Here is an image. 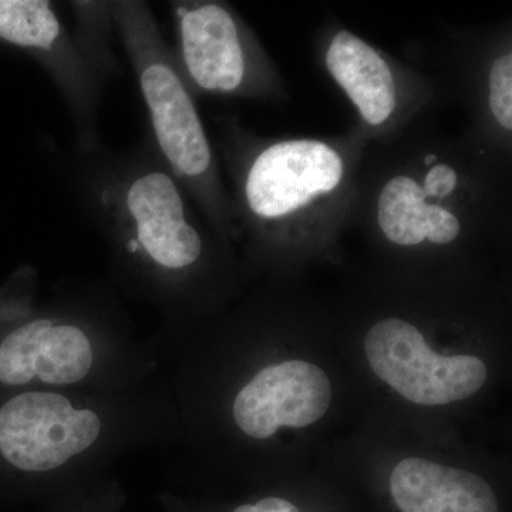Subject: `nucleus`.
Listing matches in <instances>:
<instances>
[{
    "mask_svg": "<svg viewBox=\"0 0 512 512\" xmlns=\"http://www.w3.org/2000/svg\"><path fill=\"white\" fill-rule=\"evenodd\" d=\"M430 114L366 148L352 224L403 251L451 248L511 224L510 160Z\"/></svg>",
    "mask_w": 512,
    "mask_h": 512,
    "instance_id": "obj_1",
    "label": "nucleus"
},
{
    "mask_svg": "<svg viewBox=\"0 0 512 512\" xmlns=\"http://www.w3.org/2000/svg\"><path fill=\"white\" fill-rule=\"evenodd\" d=\"M217 151L231 183L238 237L261 247H302L352 224L369 141L355 127L339 136L262 137L220 116Z\"/></svg>",
    "mask_w": 512,
    "mask_h": 512,
    "instance_id": "obj_2",
    "label": "nucleus"
},
{
    "mask_svg": "<svg viewBox=\"0 0 512 512\" xmlns=\"http://www.w3.org/2000/svg\"><path fill=\"white\" fill-rule=\"evenodd\" d=\"M77 210L117 255L146 271L177 276L200 268L212 231L181 181L158 154L150 134L127 150H77L66 165Z\"/></svg>",
    "mask_w": 512,
    "mask_h": 512,
    "instance_id": "obj_3",
    "label": "nucleus"
},
{
    "mask_svg": "<svg viewBox=\"0 0 512 512\" xmlns=\"http://www.w3.org/2000/svg\"><path fill=\"white\" fill-rule=\"evenodd\" d=\"M114 25L136 73L158 154L222 239L238 237L237 218L197 96L165 42L150 3L114 0Z\"/></svg>",
    "mask_w": 512,
    "mask_h": 512,
    "instance_id": "obj_4",
    "label": "nucleus"
},
{
    "mask_svg": "<svg viewBox=\"0 0 512 512\" xmlns=\"http://www.w3.org/2000/svg\"><path fill=\"white\" fill-rule=\"evenodd\" d=\"M177 30L178 66L192 92L281 103L288 89L254 30L229 3L170 2Z\"/></svg>",
    "mask_w": 512,
    "mask_h": 512,
    "instance_id": "obj_5",
    "label": "nucleus"
},
{
    "mask_svg": "<svg viewBox=\"0 0 512 512\" xmlns=\"http://www.w3.org/2000/svg\"><path fill=\"white\" fill-rule=\"evenodd\" d=\"M326 73L357 114L369 143L386 140L439 107L446 86L417 72L349 29H330L319 43Z\"/></svg>",
    "mask_w": 512,
    "mask_h": 512,
    "instance_id": "obj_6",
    "label": "nucleus"
},
{
    "mask_svg": "<svg viewBox=\"0 0 512 512\" xmlns=\"http://www.w3.org/2000/svg\"><path fill=\"white\" fill-rule=\"evenodd\" d=\"M0 40L30 53L50 77L69 110L77 150L103 143L99 109L103 86L72 32L47 0H0Z\"/></svg>",
    "mask_w": 512,
    "mask_h": 512,
    "instance_id": "obj_7",
    "label": "nucleus"
},
{
    "mask_svg": "<svg viewBox=\"0 0 512 512\" xmlns=\"http://www.w3.org/2000/svg\"><path fill=\"white\" fill-rule=\"evenodd\" d=\"M365 350L376 376L420 406L468 399L487 382L483 360L433 352L419 328L402 318L376 322L367 332Z\"/></svg>",
    "mask_w": 512,
    "mask_h": 512,
    "instance_id": "obj_8",
    "label": "nucleus"
},
{
    "mask_svg": "<svg viewBox=\"0 0 512 512\" xmlns=\"http://www.w3.org/2000/svg\"><path fill=\"white\" fill-rule=\"evenodd\" d=\"M451 40L453 84L470 113L467 131L498 156L511 160V28L461 32Z\"/></svg>",
    "mask_w": 512,
    "mask_h": 512,
    "instance_id": "obj_9",
    "label": "nucleus"
},
{
    "mask_svg": "<svg viewBox=\"0 0 512 512\" xmlns=\"http://www.w3.org/2000/svg\"><path fill=\"white\" fill-rule=\"evenodd\" d=\"M101 420L56 393H23L0 409V453L29 473L55 470L99 439Z\"/></svg>",
    "mask_w": 512,
    "mask_h": 512,
    "instance_id": "obj_10",
    "label": "nucleus"
},
{
    "mask_svg": "<svg viewBox=\"0 0 512 512\" xmlns=\"http://www.w3.org/2000/svg\"><path fill=\"white\" fill-rule=\"evenodd\" d=\"M332 384L328 375L305 360H288L262 369L239 392L234 419L252 439L274 436L279 427H306L328 412Z\"/></svg>",
    "mask_w": 512,
    "mask_h": 512,
    "instance_id": "obj_11",
    "label": "nucleus"
},
{
    "mask_svg": "<svg viewBox=\"0 0 512 512\" xmlns=\"http://www.w3.org/2000/svg\"><path fill=\"white\" fill-rule=\"evenodd\" d=\"M93 365L89 336L73 323L35 318L10 332L0 345V382L20 386L80 382Z\"/></svg>",
    "mask_w": 512,
    "mask_h": 512,
    "instance_id": "obj_12",
    "label": "nucleus"
},
{
    "mask_svg": "<svg viewBox=\"0 0 512 512\" xmlns=\"http://www.w3.org/2000/svg\"><path fill=\"white\" fill-rule=\"evenodd\" d=\"M390 491L402 512H498L493 488L483 478L421 458L394 467Z\"/></svg>",
    "mask_w": 512,
    "mask_h": 512,
    "instance_id": "obj_13",
    "label": "nucleus"
},
{
    "mask_svg": "<svg viewBox=\"0 0 512 512\" xmlns=\"http://www.w3.org/2000/svg\"><path fill=\"white\" fill-rule=\"evenodd\" d=\"M69 8L76 23L72 32L74 42L104 86L120 74L119 60L113 50V33L116 32L113 2L79 0L69 2Z\"/></svg>",
    "mask_w": 512,
    "mask_h": 512,
    "instance_id": "obj_14",
    "label": "nucleus"
},
{
    "mask_svg": "<svg viewBox=\"0 0 512 512\" xmlns=\"http://www.w3.org/2000/svg\"><path fill=\"white\" fill-rule=\"evenodd\" d=\"M234 512H301L284 498L268 497L256 504L241 505Z\"/></svg>",
    "mask_w": 512,
    "mask_h": 512,
    "instance_id": "obj_15",
    "label": "nucleus"
}]
</instances>
